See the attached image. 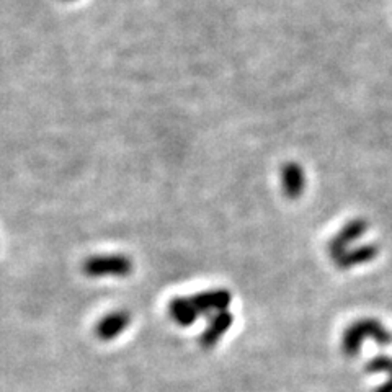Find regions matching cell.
Segmentation results:
<instances>
[{"instance_id": "cell-3", "label": "cell", "mask_w": 392, "mask_h": 392, "mask_svg": "<svg viewBox=\"0 0 392 392\" xmlns=\"http://www.w3.org/2000/svg\"><path fill=\"white\" fill-rule=\"evenodd\" d=\"M283 187L290 196H296L303 192L304 174L299 165L288 164L283 167Z\"/></svg>"}, {"instance_id": "cell-2", "label": "cell", "mask_w": 392, "mask_h": 392, "mask_svg": "<svg viewBox=\"0 0 392 392\" xmlns=\"http://www.w3.org/2000/svg\"><path fill=\"white\" fill-rule=\"evenodd\" d=\"M131 322V314L128 310H113L108 315H103V317L98 321L95 333L98 339L102 340H113L115 337L121 335L126 330V327L129 326Z\"/></svg>"}, {"instance_id": "cell-4", "label": "cell", "mask_w": 392, "mask_h": 392, "mask_svg": "<svg viewBox=\"0 0 392 392\" xmlns=\"http://www.w3.org/2000/svg\"><path fill=\"white\" fill-rule=\"evenodd\" d=\"M169 310L174 321L180 324V326H190L198 315V310L192 299H175L174 303L170 304Z\"/></svg>"}, {"instance_id": "cell-1", "label": "cell", "mask_w": 392, "mask_h": 392, "mask_svg": "<svg viewBox=\"0 0 392 392\" xmlns=\"http://www.w3.org/2000/svg\"><path fill=\"white\" fill-rule=\"evenodd\" d=\"M134 265L129 256L123 254H106L88 256L84 261V273L92 278H124L133 272Z\"/></svg>"}]
</instances>
